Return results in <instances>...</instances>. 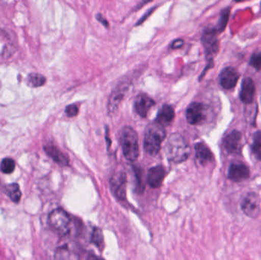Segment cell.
I'll list each match as a JSON object with an SVG mask.
<instances>
[{
  "instance_id": "obj_1",
  "label": "cell",
  "mask_w": 261,
  "mask_h": 260,
  "mask_svg": "<svg viewBox=\"0 0 261 260\" xmlns=\"http://www.w3.org/2000/svg\"><path fill=\"white\" fill-rule=\"evenodd\" d=\"M167 158L174 163L186 161L190 155V147L187 140L179 134H171L164 148Z\"/></svg>"
},
{
  "instance_id": "obj_2",
  "label": "cell",
  "mask_w": 261,
  "mask_h": 260,
  "mask_svg": "<svg viewBox=\"0 0 261 260\" xmlns=\"http://www.w3.org/2000/svg\"><path fill=\"white\" fill-rule=\"evenodd\" d=\"M166 137L164 126L155 121L147 125L144 134V148L150 156H156L161 151V143Z\"/></svg>"
},
{
  "instance_id": "obj_3",
  "label": "cell",
  "mask_w": 261,
  "mask_h": 260,
  "mask_svg": "<svg viewBox=\"0 0 261 260\" xmlns=\"http://www.w3.org/2000/svg\"><path fill=\"white\" fill-rule=\"evenodd\" d=\"M120 141L124 157L128 161H135L139 157V145L136 131L130 127H125L122 129Z\"/></svg>"
},
{
  "instance_id": "obj_4",
  "label": "cell",
  "mask_w": 261,
  "mask_h": 260,
  "mask_svg": "<svg viewBox=\"0 0 261 260\" xmlns=\"http://www.w3.org/2000/svg\"><path fill=\"white\" fill-rule=\"evenodd\" d=\"M70 215L64 209H55L49 215V225L60 236H66L70 233Z\"/></svg>"
},
{
  "instance_id": "obj_5",
  "label": "cell",
  "mask_w": 261,
  "mask_h": 260,
  "mask_svg": "<svg viewBox=\"0 0 261 260\" xmlns=\"http://www.w3.org/2000/svg\"><path fill=\"white\" fill-rule=\"evenodd\" d=\"M205 56L208 61H213V57L219 51V43L216 29H205L201 38Z\"/></svg>"
},
{
  "instance_id": "obj_6",
  "label": "cell",
  "mask_w": 261,
  "mask_h": 260,
  "mask_svg": "<svg viewBox=\"0 0 261 260\" xmlns=\"http://www.w3.org/2000/svg\"><path fill=\"white\" fill-rule=\"evenodd\" d=\"M242 209L247 216L257 218L260 214V198L257 194L251 192L244 198Z\"/></svg>"
},
{
  "instance_id": "obj_7",
  "label": "cell",
  "mask_w": 261,
  "mask_h": 260,
  "mask_svg": "<svg viewBox=\"0 0 261 260\" xmlns=\"http://www.w3.org/2000/svg\"><path fill=\"white\" fill-rule=\"evenodd\" d=\"M128 88H129V83L128 81L125 80L120 82L113 90L109 100L108 108L110 113L113 114L116 112V110L119 108V104L125 97V93L128 91Z\"/></svg>"
},
{
  "instance_id": "obj_8",
  "label": "cell",
  "mask_w": 261,
  "mask_h": 260,
  "mask_svg": "<svg viewBox=\"0 0 261 260\" xmlns=\"http://www.w3.org/2000/svg\"><path fill=\"white\" fill-rule=\"evenodd\" d=\"M187 122L192 125L200 124L205 119V108L200 102H193L186 111Z\"/></svg>"
},
{
  "instance_id": "obj_9",
  "label": "cell",
  "mask_w": 261,
  "mask_h": 260,
  "mask_svg": "<svg viewBox=\"0 0 261 260\" xmlns=\"http://www.w3.org/2000/svg\"><path fill=\"white\" fill-rule=\"evenodd\" d=\"M126 174L124 172H118L112 177L110 180L112 191L118 198L120 200L125 199L126 197Z\"/></svg>"
},
{
  "instance_id": "obj_10",
  "label": "cell",
  "mask_w": 261,
  "mask_h": 260,
  "mask_svg": "<svg viewBox=\"0 0 261 260\" xmlns=\"http://www.w3.org/2000/svg\"><path fill=\"white\" fill-rule=\"evenodd\" d=\"M239 79V73L233 67H225L219 75L220 85L225 90H231L234 88Z\"/></svg>"
},
{
  "instance_id": "obj_11",
  "label": "cell",
  "mask_w": 261,
  "mask_h": 260,
  "mask_svg": "<svg viewBox=\"0 0 261 260\" xmlns=\"http://www.w3.org/2000/svg\"><path fill=\"white\" fill-rule=\"evenodd\" d=\"M242 135L238 131H233L224 139V147L230 154H240L242 150Z\"/></svg>"
},
{
  "instance_id": "obj_12",
  "label": "cell",
  "mask_w": 261,
  "mask_h": 260,
  "mask_svg": "<svg viewBox=\"0 0 261 260\" xmlns=\"http://www.w3.org/2000/svg\"><path fill=\"white\" fill-rule=\"evenodd\" d=\"M250 171L248 166L240 162L231 163L228 169V177L234 182H241L249 178Z\"/></svg>"
},
{
  "instance_id": "obj_13",
  "label": "cell",
  "mask_w": 261,
  "mask_h": 260,
  "mask_svg": "<svg viewBox=\"0 0 261 260\" xmlns=\"http://www.w3.org/2000/svg\"><path fill=\"white\" fill-rule=\"evenodd\" d=\"M166 170L164 166H156L150 168L147 174V181L149 186L153 189L161 187L165 178Z\"/></svg>"
},
{
  "instance_id": "obj_14",
  "label": "cell",
  "mask_w": 261,
  "mask_h": 260,
  "mask_svg": "<svg viewBox=\"0 0 261 260\" xmlns=\"http://www.w3.org/2000/svg\"><path fill=\"white\" fill-rule=\"evenodd\" d=\"M155 105L154 100L145 94L139 95L138 97L135 99V111L139 114L141 117H147L148 111L150 108Z\"/></svg>"
},
{
  "instance_id": "obj_15",
  "label": "cell",
  "mask_w": 261,
  "mask_h": 260,
  "mask_svg": "<svg viewBox=\"0 0 261 260\" xmlns=\"http://www.w3.org/2000/svg\"><path fill=\"white\" fill-rule=\"evenodd\" d=\"M255 84L251 78H245L242 84L241 89V100L245 104H250L254 100L255 95Z\"/></svg>"
},
{
  "instance_id": "obj_16",
  "label": "cell",
  "mask_w": 261,
  "mask_h": 260,
  "mask_svg": "<svg viewBox=\"0 0 261 260\" xmlns=\"http://www.w3.org/2000/svg\"><path fill=\"white\" fill-rule=\"evenodd\" d=\"M44 151L47 155L53 159L54 161L56 162L61 166H67L69 163V159L64 153L61 152L57 147L53 145H47L44 147Z\"/></svg>"
},
{
  "instance_id": "obj_17",
  "label": "cell",
  "mask_w": 261,
  "mask_h": 260,
  "mask_svg": "<svg viewBox=\"0 0 261 260\" xmlns=\"http://www.w3.org/2000/svg\"><path fill=\"white\" fill-rule=\"evenodd\" d=\"M196 157L200 164L206 165L213 160V154L204 143H197L195 146Z\"/></svg>"
},
{
  "instance_id": "obj_18",
  "label": "cell",
  "mask_w": 261,
  "mask_h": 260,
  "mask_svg": "<svg viewBox=\"0 0 261 260\" xmlns=\"http://www.w3.org/2000/svg\"><path fill=\"white\" fill-rule=\"evenodd\" d=\"M174 118L175 111L173 107L169 105H164L158 112L156 122L164 126V125H170Z\"/></svg>"
},
{
  "instance_id": "obj_19",
  "label": "cell",
  "mask_w": 261,
  "mask_h": 260,
  "mask_svg": "<svg viewBox=\"0 0 261 260\" xmlns=\"http://www.w3.org/2000/svg\"><path fill=\"white\" fill-rule=\"evenodd\" d=\"M6 194L13 203H18L21 199V192L17 183L7 185L5 188Z\"/></svg>"
},
{
  "instance_id": "obj_20",
  "label": "cell",
  "mask_w": 261,
  "mask_h": 260,
  "mask_svg": "<svg viewBox=\"0 0 261 260\" xmlns=\"http://www.w3.org/2000/svg\"><path fill=\"white\" fill-rule=\"evenodd\" d=\"M46 82V78L40 73H30L28 76L27 83L29 86L36 87L42 86Z\"/></svg>"
},
{
  "instance_id": "obj_21",
  "label": "cell",
  "mask_w": 261,
  "mask_h": 260,
  "mask_svg": "<svg viewBox=\"0 0 261 260\" xmlns=\"http://www.w3.org/2000/svg\"><path fill=\"white\" fill-rule=\"evenodd\" d=\"M91 242L99 249V250H103L105 247V243H104V236L102 234V230L95 227L93 229V235H92Z\"/></svg>"
},
{
  "instance_id": "obj_22",
  "label": "cell",
  "mask_w": 261,
  "mask_h": 260,
  "mask_svg": "<svg viewBox=\"0 0 261 260\" xmlns=\"http://www.w3.org/2000/svg\"><path fill=\"white\" fill-rule=\"evenodd\" d=\"M251 150L256 158L261 160V131H257L254 134Z\"/></svg>"
},
{
  "instance_id": "obj_23",
  "label": "cell",
  "mask_w": 261,
  "mask_h": 260,
  "mask_svg": "<svg viewBox=\"0 0 261 260\" xmlns=\"http://www.w3.org/2000/svg\"><path fill=\"white\" fill-rule=\"evenodd\" d=\"M230 12H231L230 8H227V9H224L221 12L219 23H218V32L222 33L225 30L227 24H228V19H229Z\"/></svg>"
},
{
  "instance_id": "obj_24",
  "label": "cell",
  "mask_w": 261,
  "mask_h": 260,
  "mask_svg": "<svg viewBox=\"0 0 261 260\" xmlns=\"http://www.w3.org/2000/svg\"><path fill=\"white\" fill-rule=\"evenodd\" d=\"M15 163L12 159L5 158L0 164V170L4 174H11L15 170Z\"/></svg>"
},
{
  "instance_id": "obj_25",
  "label": "cell",
  "mask_w": 261,
  "mask_h": 260,
  "mask_svg": "<svg viewBox=\"0 0 261 260\" xmlns=\"http://www.w3.org/2000/svg\"><path fill=\"white\" fill-rule=\"evenodd\" d=\"M250 65L259 71L261 69V52L255 53L251 56L250 60Z\"/></svg>"
},
{
  "instance_id": "obj_26",
  "label": "cell",
  "mask_w": 261,
  "mask_h": 260,
  "mask_svg": "<svg viewBox=\"0 0 261 260\" xmlns=\"http://www.w3.org/2000/svg\"><path fill=\"white\" fill-rule=\"evenodd\" d=\"M66 114L68 117H75L79 113V108L76 104H72V105H68L67 106L65 109Z\"/></svg>"
},
{
  "instance_id": "obj_27",
  "label": "cell",
  "mask_w": 261,
  "mask_h": 260,
  "mask_svg": "<svg viewBox=\"0 0 261 260\" xmlns=\"http://www.w3.org/2000/svg\"><path fill=\"white\" fill-rule=\"evenodd\" d=\"M156 9V7H153L151 8V9H149L148 11H147V12H146L145 14H144V16L141 17V18H140L139 21H138V22L136 23V24H135V26H139L140 24H142L143 22H144L145 21V20L147 19V18H148L149 16H150V15H151L152 12H153V10Z\"/></svg>"
},
{
  "instance_id": "obj_28",
  "label": "cell",
  "mask_w": 261,
  "mask_h": 260,
  "mask_svg": "<svg viewBox=\"0 0 261 260\" xmlns=\"http://www.w3.org/2000/svg\"><path fill=\"white\" fill-rule=\"evenodd\" d=\"M96 19H97V21H99V22H100L101 24H102V25L105 26L106 27H110V24H109V21H107V20L106 19V18H104L103 16H102V14L98 13L97 15H96Z\"/></svg>"
},
{
  "instance_id": "obj_29",
  "label": "cell",
  "mask_w": 261,
  "mask_h": 260,
  "mask_svg": "<svg viewBox=\"0 0 261 260\" xmlns=\"http://www.w3.org/2000/svg\"><path fill=\"white\" fill-rule=\"evenodd\" d=\"M184 41L182 39H176L173 41L171 44L172 49L180 48L184 45Z\"/></svg>"
},
{
  "instance_id": "obj_30",
  "label": "cell",
  "mask_w": 261,
  "mask_h": 260,
  "mask_svg": "<svg viewBox=\"0 0 261 260\" xmlns=\"http://www.w3.org/2000/svg\"><path fill=\"white\" fill-rule=\"evenodd\" d=\"M153 1V0H141V3H139L138 6H136V10H138V9H141L143 6L144 5L147 4V3H150V2Z\"/></svg>"
},
{
  "instance_id": "obj_31",
  "label": "cell",
  "mask_w": 261,
  "mask_h": 260,
  "mask_svg": "<svg viewBox=\"0 0 261 260\" xmlns=\"http://www.w3.org/2000/svg\"><path fill=\"white\" fill-rule=\"evenodd\" d=\"M236 2H238V3H240V2L244 1V0H234Z\"/></svg>"
}]
</instances>
